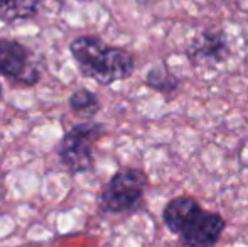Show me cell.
<instances>
[{
	"instance_id": "6",
	"label": "cell",
	"mask_w": 248,
	"mask_h": 247,
	"mask_svg": "<svg viewBox=\"0 0 248 247\" xmlns=\"http://www.w3.org/2000/svg\"><path fill=\"white\" fill-rule=\"evenodd\" d=\"M228 37L225 31H202L193 39L186 51V56L193 66H216L221 65L230 58Z\"/></svg>"
},
{
	"instance_id": "1",
	"label": "cell",
	"mask_w": 248,
	"mask_h": 247,
	"mask_svg": "<svg viewBox=\"0 0 248 247\" xmlns=\"http://www.w3.org/2000/svg\"><path fill=\"white\" fill-rule=\"evenodd\" d=\"M162 222L184 247H215L226 229L221 214L204 210L196 198L187 195L167 201Z\"/></svg>"
},
{
	"instance_id": "10",
	"label": "cell",
	"mask_w": 248,
	"mask_h": 247,
	"mask_svg": "<svg viewBox=\"0 0 248 247\" xmlns=\"http://www.w3.org/2000/svg\"><path fill=\"white\" fill-rule=\"evenodd\" d=\"M0 100H2V86H0Z\"/></svg>"
},
{
	"instance_id": "4",
	"label": "cell",
	"mask_w": 248,
	"mask_h": 247,
	"mask_svg": "<svg viewBox=\"0 0 248 247\" xmlns=\"http://www.w3.org/2000/svg\"><path fill=\"white\" fill-rule=\"evenodd\" d=\"M107 127L96 120L75 124L58 144L59 163L71 175L92 171L95 166V144L103 137Z\"/></svg>"
},
{
	"instance_id": "9",
	"label": "cell",
	"mask_w": 248,
	"mask_h": 247,
	"mask_svg": "<svg viewBox=\"0 0 248 247\" xmlns=\"http://www.w3.org/2000/svg\"><path fill=\"white\" fill-rule=\"evenodd\" d=\"M145 85L159 93H176L183 86V82L166 65H159L147 71Z\"/></svg>"
},
{
	"instance_id": "8",
	"label": "cell",
	"mask_w": 248,
	"mask_h": 247,
	"mask_svg": "<svg viewBox=\"0 0 248 247\" xmlns=\"http://www.w3.org/2000/svg\"><path fill=\"white\" fill-rule=\"evenodd\" d=\"M69 109L75 115L83 120H93V117L100 112L101 102L93 90L78 88L69 97Z\"/></svg>"
},
{
	"instance_id": "2",
	"label": "cell",
	"mask_w": 248,
	"mask_h": 247,
	"mask_svg": "<svg viewBox=\"0 0 248 247\" xmlns=\"http://www.w3.org/2000/svg\"><path fill=\"white\" fill-rule=\"evenodd\" d=\"M69 53L86 78L103 86L128 80L135 71V58L130 51L110 46L93 34L75 37L69 44Z\"/></svg>"
},
{
	"instance_id": "7",
	"label": "cell",
	"mask_w": 248,
	"mask_h": 247,
	"mask_svg": "<svg viewBox=\"0 0 248 247\" xmlns=\"http://www.w3.org/2000/svg\"><path fill=\"white\" fill-rule=\"evenodd\" d=\"M43 0H0V20L7 24L32 19Z\"/></svg>"
},
{
	"instance_id": "3",
	"label": "cell",
	"mask_w": 248,
	"mask_h": 247,
	"mask_svg": "<svg viewBox=\"0 0 248 247\" xmlns=\"http://www.w3.org/2000/svg\"><path fill=\"white\" fill-rule=\"evenodd\" d=\"M149 176L140 168H122L103 186L98 203L105 214L124 215L134 214L142 207Z\"/></svg>"
},
{
	"instance_id": "5",
	"label": "cell",
	"mask_w": 248,
	"mask_h": 247,
	"mask_svg": "<svg viewBox=\"0 0 248 247\" xmlns=\"http://www.w3.org/2000/svg\"><path fill=\"white\" fill-rule=\"evenodd\" d=\"M0 76L32 86L39 83L41 69L29 48L16 39L0 37Z\"/></svg>"
}]
</instances>
